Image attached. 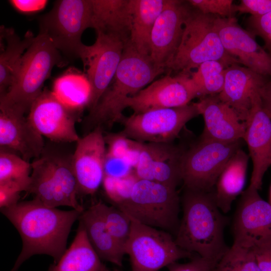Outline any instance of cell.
Segmentation results:
<instances>
[{"instance_id":"1","label":"cell","mask_w":271,"mask_h":271,"mask_svg":"<svg viewBox=\"0 0 271 271\" xmlns=\"http://www.w3.org/2000/svg\"><path fill=\"white\" fill-rule=\"evenodd\" d=\"M1 212L16 228L22 241V250L11 271H18L36 254L52 256L56 263L66 250L73 224L82 213L47 207L34 199L1 208Z\"/></svg>"},{"instance_id":"2","label":"cell","mask_w":271,"mask_h":271,"mask_svg":"<svg viewBox=\"0 0 271 271\" xmlns=\"http://www.w3.org/2000/svg\"><path fill=\"white\" fill-rule=\"evenodd\" d=\"M181 204L182 216L176 243L185 251L217 261L229 248L224 238L228 219L217 206L213 190L185 189Z\"/></svg>"},{"instance_id":"3","label":"cell","mask_w":271,"mask_h":271,"mask_svg":"<svg viewBox=\"0 0 271 271\" xmlns=\"http://www.w3.org/2000/svg\"><path fill=\"white\" fill-rule=\"evenodd\" d=\"M165 69L156 67L149 56L140 54L128 41L110 85L82 121L86 133L96 127L110 128L124 118L126 99L151 83Z\"/></svg>"},{"instance_id":"4","label":"cell","mask_w":271,"mask_h":271,"mask_svg":"<svg viewBox=\"0 0 271 271\" xmlns=\"http://www.w3.org/2000/svg\"><path fill=\"white\" fill-rule=\"evenodd\" d=\"M64 63L61 53L48 36L39 31L24 53L11 87L0 97V110L23 115L28 113L54 66Z\"/></svg>"},{"instance_id":"5","label":"cell","mask_w":271,"mask_h":271,"mask_svg":"<svg viewBox=\"0 0 271 271\" xmlns=\"http://www.w3.org/2000/svg\"><path fill=\"white\" fill-rule=\"evenodd\" d=\"M217 17L204 14L192 7L184 23L179 45L167 69L190 73L192 69L209 61H218L227 67L240 64L223 47L215 28Z\"/></svg>"},{"instance_id":"6","label":"cell","mask_w":271,"mask_h":271,"mask_svg":"<svg viewBox=\"0 0 271 271\" xmlns=\"http://www.w3.org/2000/svg\"><path fill=\"white\" fill-rule=\"evenodd\" d=\"M176 189L138 178L129 196L116 207L136 222L175 235L181 205Z\"/></svg>"},{"instance_id":"7","label":"cell","mask_w":271,"mask_h":271,"mask_svg":"<svg viewBox=\"0 0 271 271\" xmlns=\"http://www.w3.org/2000/svg\"><path fill=\"white\" fill-rule=\"evenodd\" d=\"M39 31L46 34L55 47L66 57L80 58L86 47L81 41L84 31L91 27V0H60L39 18Z\"/></svg>"},{"instance_id":"8","label":"cell","mask_w":271,"mask_h":271,"mask_svg":"<svg viewBox=\"0 0 271 271\" xmlns=\"http://www.w3.org/2000/svg\"><path fill=\"white\" fill-rule=\"evenodd\" d=\"M242 141L224 143L200 139L184 150L181 159L184 188L212 191L228 162L241 149Z\"/></svg>"},{"instance_id":"9","label":"cell","mask_w":271,"mask_h":271,"mask_svg":"<svg viewBox=\"0 0 271 271\" xmlns=\"http://www.w3.org/2000/svg\"><path fill=\"white\" fill-rule=\"evenodd\" d=\"M131 220L124 251L132 271H159L179 259L193 257L177 245L169 232Z\"/></svg>"},{"instance_id":"10","label":"cell","mask_w":271,"mask_h":271,"mask_svg":"<svg viewBox=\"0 0 271 271\" xmlns=\"http://www.w3.org/2000/svg\"><path fill=\"white\" fill-rule=\"evenodd\" d=\"M199 115L196 102L171 108L153 109L124 117L120 132L143 143H171L191 119Z\"/></svg>"},{"instance_id":"11","label":"cell","mask_w":271,"mask_h":271,"mask_svg":"<svg viewBox=\"0 0 271 271\" xmlns=\"http://www.w3.org/2000/svg\"><path fill=\"white\" fill-rule=\"evenodd\" d=\"M81 109L68 106L53 91L45 88L31 106L27 117L42 136L55 143L77 142L76 129Z\"/></svg>"},{"instance_id":"12","label":"cell","mask_w":271,"mask_h":271,"mask_svg":"<svg viewBox=\"0 0 271 271\" xmlns=\"http://www.w3.org/2000/svg\"><path fill=\"white\" fill-rule=\"evenodd\" d=\"M249 185L240 195L232 230L233 243L253 249L271 243V206Z\"/></svg>"},{"instance_id":"13","label":"cell","mask_w":271,"mask_h":271,"mask_svg":"<svg viewBox=\"0 0 271 271\" xmlns=\"http://www.w3.org/2000/svg\"><path fill=\"white\" fill-rule=\"evenodd\" d=\"M96 34L95 42L86 46L81 58L90 85L89 110L95 107L111 82L127 42L114 36Z\"/></svg>"},{"instance_id":"14","label":"cell","mask_w":271,"mask_h":271,"mask_svg":"<svg viewBox=\"0 0 271 271\" xmlns=\"http://www.w3.org/2000/svg\"><path fill=\"white\" fill-rule=\"evenodd\" d=\"M191 73V72H190ZM190 73L166 75L127 98L124 108L129 107L134 114L157 109L182 107L199 97L198 90Z\"/></svg>"},{"instance_id":"15","label":"cell","mask_w":271,"mask_h":271,"mask_svg":"<svg viewBox=\"0 0 271 271\" xmlns=\"http://www.w3.org/2000/svg\"><path fill=\"white\" fill-rule=\"evenodd\" d=\"M72 156L79 193L93 195L102 184L107 153L103 129L98 126L80 138Z\"/></svg>"},{"instance_id":"16","label":"cell","mask_w":271,"mask_h":271,"mask_svg":"<svg viewBox=\"0 0 271 271\" xmlns=\"http://www.w3.org/2000/svg\"><path fill=\"white\" fill-rule=\"evenodd\" d=\"M188 2L167 0L157 19L151 37L149 57L154 65L166 69L181 39L184 23L192 9Z\"/></svg>"},{"instance_id":"17","label":"cell","mask_w":271,"mask_h":271,"mask_svg":"<svg viewBox=\"0 0 271 271\" xmlns=\"http://www.w3.org/2000/svg\"><path fill=\"white\" fill-rule=\"evenodd\" d=\"M215 25L228 54L244 67L271 77V56L257 43L252 34L238 24L235 18L217 16Z\"/></svg>"},{"instance_id":"18","label":"cell","mask_w":271,"mask_h":271,"mask_svg":"<svg viewBox=\"0 0 271 271\" xmlns=\"http://www.w3.org/2000/svg\"><path fill=\"white\" fill-rule=\"evenodd\" d=\"M243 140L252 162L249 185L259 190L265 173L271 166V118L263 110L259 91L251 97V105L244 121Z\"/></svg>"},{"instance_id":"19","label":"cell","mask_w":271,"mask_h":271,"mask_svg":"<svg viewBox=\"0 0 271 271\" xmlns=\"http://www.w3.org/2000/svg\"><path fill=\"white\" fill-rule=\"evenodd\" d=\"M184 150L171 143H143L133 172L138 179L177 188L182 182Z\"/></svg>"},{"instance_id":"20","label":"cell","mask_w":271,"mask_h":271,"mask_svg":"<svg viewBox=\"0 0 271 271\" xmlns=\"http://www.w3.org/2000/svg\"><path fill=\"white\" fill-rule=\"evenodd\" d=\"M196 104L204 121L200 139L224 143L243 140L245 122L240 120L232 108L219 99L218 94L200 98Z\"/></svg>"},{"instance_id":"21","label":"cell","mask_w":271,"mask_h":271,"mask_svg":"<svg viewBox=\"0 0 271 271\" xmlns=\"http://www.w3.org/2000/svg\"><path fill=\"white\" fill-rule=\"evenodd\" d=\"M0 147L19 153L29 162L39 158L45 146L43 136L25 115L0 110Z\"/></svg>"},{"instance_id":"22","label":"cell","mask_w":271,"mask_h":271,"mask_svg":"<svg viewBox=\"0 0 271 271\" xmlns=\"http://www.w3.org/2000/svg\"><path fill=\"white\" fill-rule=\"evenodd\" d=\"M265 77L239 64L231 65L226 68L223 88L218 97L232 108L244 122L251 107L252 96L267 81Z\"/></svg>"},{"instance_id":"23","label":"cell","mask_w":271,"mask_h":271,"mask_svg":"<svg viewBox=\"0 0 271 271\" xmlns=\"http://www.w3.org/2000/svg\"><path fill=\"white\" fill-rule=\"evenodd\" d=\"M91 27L96 33L129 40L131 0H91Z\"/></svg>"},{"instance_id":"24","label":"cell","mask_w":271,"mask_h":271,"mask_svg":"<svg viewBox=\"0 0 271 271\" xmlns=\"http://www.w3.org/2000/svg\"><path fill=\"white\" fill-rule=\"evenodd\" d=\"M78 220L100 258L121 266L125 253L109 232L97 203L84 209Z\"/></svg>"},{"instance_id":"25","label":"cell","mask_w":271,"mask_h":271,"mask_svg":"<svg viewBox=\"0 0 271 271\" xmlns=\"http://www.w3.org/2000/svg\"><path fill=\"white\" fill-rule=\"evenodd\" d=\"M249 156L241 149L229 160L213 189L215 202L224 214L230 211L233 202L244 191Z\"/></svg>"},{"instance_id":"26","label":"cell","mask_w":271,"mask_h":271,"mask_svg":"<svg viewBox=\"0 0 271 271\" xmlns=\"http://www.w3.org/2000/svg\"><path fill=\"white\" fill-rule=\"evenodd\" d=\"M0 97L11 87L20 67L23 53L33 43L35 37L28 31L22 39L12 28L1 27Z\"/></svg>"},{"instance_id":"27","label":"cell","mask_w":271,"mask_h":271,"mask_svg":"<svg viewBox=\"0 0 271 271\" xmlns=\"http://www.w3.org/2000/svg\"><path fill=\"white\" fill-rule=\"evenodd\" d=\"M167 0H131L129 42L141 54L149 56L152 32Z\"/></svg>"},{"instance_id":"28","label":"cell","mask_w":271,"mask_h":271,"mask_svg":"<svg viewBox=\"0 0 271 271\" xmlns=\"http://www.w3.org/2000/svg\"><path fill=\"white\" fill-rule=\"evenodd\" d=\"M90 244L83 226L79 223L76 235L59 260L49 271H101L105 265Z\"/></svg>"},{"instance_id":"29","label":"cell","mask_w":271,"mask_h":271,"mask_svg":"<svg viewBox=\"0 0 271 271\" xmlns=\"http://www.w3.org/2000/svg\"><path fill=\"white\" fill-rule=\"evenodd\" d=\"M30 183L26 192L34 196V199L52 208L66 206L65 198L60 191L54 178L51 165L46 155L41 156L31 163Z\"/></svg>"},{"instance_id":"30","label":"cell","mask_w":271,"mask_h":271,"mask_svg":"<svg viewBox=\"0 0 271 271\" xmlns=\"http://www.w3.org/2000/svg\"><path fill=\"white\" fill-rule=\"evenodd\" d=\"M43 152L49 160L54 178L66 200L67 206L82 212L84 208L77 199L79 190L72 165V155H69L57 148L46 146Z\"/></svg>"},{"instance_id":"31","label":"cell","mask_w":271,"mask_h":271,"mask_svg":"<svg viewBox=\"0 0 271 271\" xmlns=\"http://www.w3.org/2000/svg\"><path fill=\"white\" fill-rule=\"evenodd\" d=\"M54 93L65 104L81 109L87 106L90 85L85 73L70 68L54 81Z\"/></svg>"},{"instance_id":"32","label":"cell","mask_w":271,"mask_h":271,"mask_svg":"<svg viewBox=\"0 0 271 271\" xmlns=\"http://www.w3.org/2000/svg\"><path fill=\"white\" fill-rule=\"evenodd\" d=\"M31 163L8 149L0 148V184L12 183L27 192L32 173Z\"/></svg>"},{"instance_id":"33","label":"cell","mask_w":271,"mask_h":271,"mask_svg":"<svg viewBox=\"0 0 271 271\" xmlns=\"http://www.w3.org/2000/svg\"><path fill=\"white\" fill-rule=\"evenodd\" d=\"M228 67L218 61L201 64L196 71L191 72L192 79L198 90L199 97L219 94L222 90Z\"/></svg>"},{"instance_id":"34","label":"cell","mask_w":271,"mask_h":271,"mask_svg":"<svg viewBox=\"0 0 271 271\" xmlns=\"http://www.w3.org/2000/svg\"><path fill=\"white\" fill-rule=\"evenodd\" d=\"M211 271H260L253 250L233 243Z\"/></svg>"},{"instance_id":"35","label":"cell","mask_w":271,"mask_h":271,"mask_svg":"<svg viewBox=\"0 0 271 271\" xmlns=\"http://www.w3.org/2000/svg\"><path fill=\"white\" fill-rule=\"evenodd\" d=\"M97 204L109 232L125 252V246L131 231V219L117 207L108 206L101 201Z\"/></svg>"},{"instance_id":"36","label":"cell","mask_w":271,"mask_h":271,"mask_svg":"<svg viewBox=\"0 0 271 271\" xmlns=\"http://www.w3.org/2000/svg\"><path fill=\"white\" fill-rule=\"evenodd\" d=\"M137 179L134 172L120 178L104 176L102 185L107 196L117 206L129 196Z\"/></svg>"},{"instance_id":"37","label":"cell","mask_w":271,"mask_h":271,"mask_svg":"<svg viewBox=\"0 0 271 271\" xmlns=\"http://www.w3.org/2000/svg\"><path fill=\"white\" fill-rule=\"evenodd\" d=\"M187 2L192 8L204 14L231 18L235 13L232 0H189Z\"/></svg>"},{"instance_id":"38","label":"cell","mask_w":271,"mask_h":271,"mask_svg":"<svg viewBox=\"0 0 271 271\" xmlns=\"http://www.w3.org/2000/svg\"><path fill=\"white\" fill-rule=\"evenodd\" d=\"M247 31L264 41V49L271 56V12L259 17L250 16L246 21Z\"/></svg>"},{"instance_id":"39","label":"cell","mask_w":271,"mask_h":271,"mask_svg":"<svg viewBox=\"0 0 271 271\" xmlns=\"http://www.w3.org/2000/svg\"><path fill=\"white\" fill-rule=\"evenodd\" d=\"M132 167L126 159L115 158L106 153L104 163V176L123 178L133 172H131Z\"/></svg>"},{"instance_id":"40","label":"cell","mask_w":271,"mask_h":271,"mask_svg":"<svg viewBox=\"0 0 271 271\" xmlns=\"http://www.w3.org/2000/svg\"><path fill=\"white\" fill-rule=\"evenodd\" d=\"M234 11L253 17L261 16L271 12V0H241L239 5H234Z\"/></svg>"},{"instance_id":"41","label":"cell","mask_w":271,"mask_h":271,"mask_svg":"<svg viewBox=\"0 0 271 271\" xmlns=\"http://www.w3.org/2000/svg\"><path fill=\"white\" fill-rule=\"evenodd\" d=\"M216 262L198 255L191 258L188 262H175L167 267L169 271H211Z\"/></svg>"},{"instance_id":"42","label":"cell","mask_w":271,"mask_h":271,"mask_svg":"<svg viewBox=\"0 0 271 271\" xmlns=\"http://www.w3.org/2000/svg\"><path fill=\"white\" fill-rule=\"evenodd\" d=\"M25 191L20 185L12 183L0 184V208L11 206L18 203L21 192Z\"/></svg>"},{"instance_id":"43","label":"cell","mask_w":271,"mask_h":271,"mask_svg":"<svg viewBox=\"0 0 271 271\" xmlns=\"http://www.w3.org/2000/svg\"><path fill=\"white\" fill-rule=\"evenodd\" d=\"M9 2L18 11L28 14L42 10L48 2L45 0H11Z\"/></svg>"},{"instance_id":"44","label":"cell","mask_w":271,"mask_h":271,"mask_svg":"<svg viewBox=\"0 0 271 271\" xmlns=\"http://www.w3.org/2000/svg\"><path fill=\"white\" fill-rule=\"evenodd\" d=\"M260 271H271V243L263 244L252 249Z\"/></svg>"},{"instance_id":"45","label":"cell","mask_w":271,"mask_h":271,"mask_svg":"<svg viewBox=\"0 0 271 271\" xmlns=\"http://www.w3.org/2000/svg\"><path fill=\"white\" fill-rule=\"evenodd\" d=\"M262 108L271 118V77L259 90Z\"/></svg>"},{"instance_id":"46","label":"cell","mask_w":271,"mask_h":271,"mask_svg":"<svg viewBox=\"0 0 271 271\" xmlns=\"http://www.w3.org/2000/svg\"><path fill=\"white\" fill-rule=\"evenodd\" d=\"M101 271H120V270H118L117 269H112V270H111L110 269H108V268H107L105 265L104 266V267L102 268V269H101Z\"/></svg>"},{"instance_id":"47","label":"cell","mask_w":271,"mask_h":271,"mask_svg":"<svg viewBox=\"0 0 271 271\" xmlns=\"http://www.w3.org/2000/svg\"><path fill=\"white\" fill-rule=\"evenodd\" d=\"M269 204L271 206V184L269 188V198H268V202Z\"/></svg>"}]
</instances>
